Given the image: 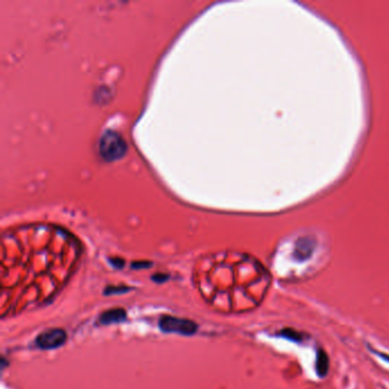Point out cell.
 <instances>
[{
	"label": "cell",
	"mask_w": 389,
	"mask_h": 389,
	"mask_svg": "<svg viewBox=\"0 0 389 389\" xmlns=\"http://www.w3.org/2000/svg\"><path fill=\"white\" fill-rule=\"evenodd\" d=\"M159 325L161 330L163 332H168V334L192 336L198 331V324L195 322L170 315H164L161 317Z\"/></svg>",
	"instance_id": "obj_1"
},
{
	"label": "cell",
	"mask_w": 389,
	"mask_h": 389,
	"mask_svg": "<svg viewBox=\"0 0 389 389\" xmlns=\"http://www.w3.org/2000/svg\"><path fill=\"white\" fill-rule=\"evenodd\" d=\"M67 332L62 329H49L41 332L38 336L36 343L39 348L41 349H55L63 346L67 342Z\"/></svg>",
	"instance_id": "obj_2"
},
{
	"label": "cell",
	"mask_w": 389,
	"mask_h": 389,
	"mask_svg": "<svg viewBox=\"0 0 389 389\" xmlns=\"http://www.w3.org/2000/svg\"><path fill=\"white\" fill-rule=\"evenodd\" d=\"M125 151V143L122 142L120 136L113 133H108L106 136L103 137L102 143H100V152L107 160L118 158L119 154H122Z\"/></svg>",
	"instance_id": "obj_3"
},
{
	"label": "cell",
	"mask_w": 389,
	"mask_h": 389,
	"mask_svg": "<svg viewBox=\"0 0 389 389\" xmlns=\"http://www.w3.org/2000/svg\"><path fill=\"white\" fill-rule=\"evenodd\" d=\"M127 317L126 310L122 308H113L108 309L106 312H104L102 315L99 316V323L103 325L113 324V323H120L124 322Z\"/></svg>",
	"instance_id": "obj_4"
},
{
	"label": "cell",
	"mask_w": 389,
	"mask_h": 389,
	"mask_svg": "<svg viewBox=\"0 0 389 389\" xmlns=\"http://www.w3.org/2000/svg\"><path fill=\"white\" fill-rule=\"evenodd\" d=\"M327 365H329V362H327V357L324 354V352L320 351L317 355V361H316V370L317 373L320 375H325L326 371H327Z\"/></svg>",
	"instance_id": "obj_5"
},
{
	"label": "cell",
	"mask_w": 389,
	"mask_h": 389,
	"mask_svg": "<svg viewBox=\"0 0 389 389\" xmlns=\"http://www.w3.org/2000/svg\"><path fill=\"white\" fill-rule=\"evenodd\" d=\"M129 290V288L127 287H111V288H107L105 294L108 295V294H124V292H127Z\"/></svg>",
	"instance_id": "obj_6"
},
{
	"label": "cell",
	"mask_w": 389,
	"mask_h": 389,
	"mask_svg": "<svg viewBox=\"0 0 389 389\" xmlns=\"http://www.w3.org/2000/svg\"><path fill=\"white\" fill-rule=\"evenodd\" d=\"M283 335L286 336V337H288V338H292V337H294L295 340H300L301 339V337H300V335L298 334V332H295V331H291V330L283 331Z\"/></svg>",
	"instance_id": "obj_7"
}]
</instances>
